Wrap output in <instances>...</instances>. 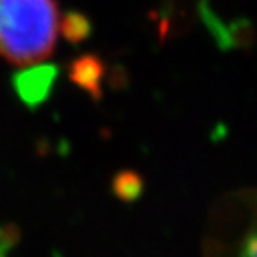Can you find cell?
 Here are the masks:
<instances>
[{
    "label": "cell",
    "instance_id": "1",
    "mask_svg": "<svg viewBox=\"0 0 257 257\" xmlns=\"http://www.w3.org/2000/svg\"><path fill=\"white\" fill-rule=\"evenodd\" d=\"M59 25L54 0H0V55L17 65L47 59L57 44Z\"/></svg>",
    "mask_w": 257,
    "mask_h": 257
}]
</instances>
